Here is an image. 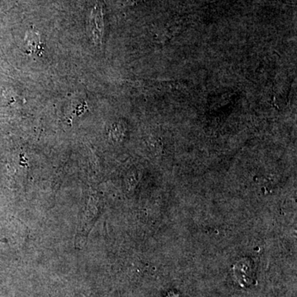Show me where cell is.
I'll return each mask as SVG.
<instances>
[{"instance_id": "6da1fadb", "label": "cell", "mask_w": 297, "mask_h": 297, "mask_svg": "<svg viewBox=\"0 0 297 297\" xmlns=\"http://www.w3.org/2000/svg\"><path fill=\"white\" fill-rule=\"evenodd\" d=\"M91 37L96 45H101L104 40V23L102 7L96 6L91 13L89 21Z\"/></svg>"}, {"instance_id": "7a4b0ae2", "label": "cell", "mask_w": 297, "mask_h": 297, "mask_svg": "<svg viewBox=\"0 0 297 297\" xmlns=\"http://www.w3.org/2000/svg\"><path fill=\"white\" fill-rule=\"evenodd\" d=\"M26 45L28 48V51L30 52H37L40 51L41 45H40V36L35 32H29L26 36Z\"/></svg>"}]
</instances>
